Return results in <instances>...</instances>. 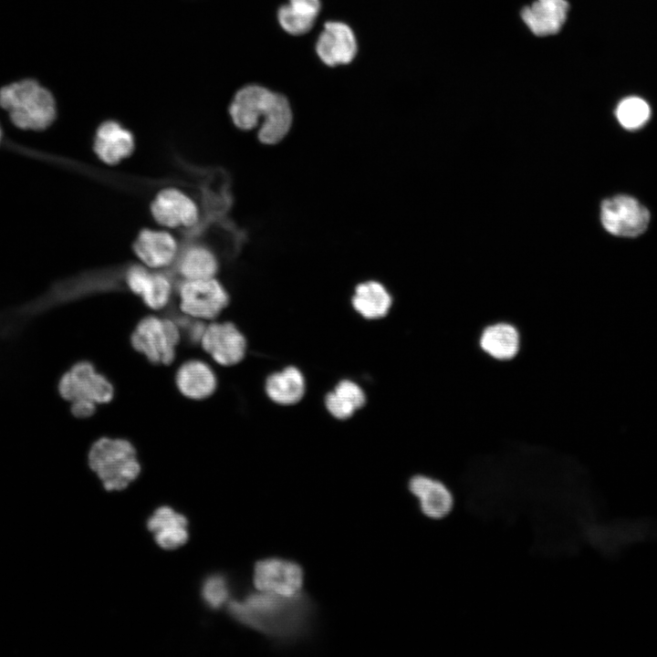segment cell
<instances>
[{
	"instance_id": "obj_1",
	"label": "cell",
	"mask_w": 657,
	"mask_h": 657,
	"mask_svg": "<svg viewBox=\"0 0 657 657\" xmlns=\"http://www.w3.org/2000/svg\"><path fill=\"white\" fill-rule=\"evenodd\" d=\"M229 612L242 624L275 638H289L305 629L311 613L303 596H282L259 591L228 604Z\"/></svg>"
},
{
	"instance_id": "obj_2",
	"label": "cell",
	"mask_w": 657,
	"mask_h": 657,
	"mask_svg": "<svg viewBox=\"0 0 657 657\" xmlns=\"http://www.w3.org/2000/svg\"><path fill=\"white\" fill-rule=\"evenodd\" d=\"M0 107L17 128L44 130L56 119V101L51 92L36 80L23 79L0 89Z\"/></svg>"
},
{
	"instance_id": "obj_3",
	"label": "cell",
	"mask_w": 657,
	"mask_h": 657,
	"mask_svg": "<svg viewBox=\"0 0 657 657\" xmlns=\"http://www.w3.org/2000/svg\"><path fill=\"white\" fill-rule=\"evenodd\" d=\"M89 464L110 491L126 488L141 470L133 445L119 438L97 440L90 447Z\"/></svg>"
},
{
	"instance_id": "obj_4",
	"label": "cell",
	"mask_w": 657,
	"mask_h": 657,
	"mask_svg": "<svg viewBox=\"0 0 657 657\" xmlns=\"http://www.w3.org/2000/svg\"><path fill=\"white\" fill-rule=\"evenodd\" d=\"M181 333L175 322L148 316L142 318L131 334L132 347L154 364H171L175 358Z\"/></svg>"
},
{
	"instance_id": "obj_5",
	"label": "cell",
	"mask_w": 657,
	"mask_h": 657,
	"mask_svg": "<svg viewBox=\"0 0 657 657\" xmlns=\"http://www.w3.org/2000/svg\"><path fill=\"white\" fill-rule=\"evenodd\" d=\"M57 387L60 396L70 402L88 400L102 404L110 402L114 395L110 381L89 361L75 363L61 376Z\"/></svg>"
},
{
	"instance_id": "obj_6",
	"label": "cell",
	"mask_w": 657,
	"mask_h": 657,
	"mask_svg": "<svg viewBox=\"0 0 657 657\" xmlns=\"http://www.w3.org/2000/svg\"><path fill=\"white\" fill-rule=\"evenodd\" d=\"M180 308L187 316L200 320L215 318L226 308L229 297L214 277L184 280L179 288Z\"/></svg>"
},
{
	"instance_id": "obj_7",
	"label": "cell",
	"mask_w": 657,
	"mask_h": 657,
	"mask_svg": "<svg viewBox=\"0 0 657 657\" xmlns=\"http://www.w3.org/2000/svg\"><path fill=\"white\" fill-rule=\"evenodd\" d=\"M600 221L606 231L622 237H635L648 227V209L629 195H615L600 205Z\"/></svg>"
},
{
	"instance_id": "obj_8",
	"label": "cell",
	"mask_w": 657,
	"mask_h": 657,
	"mask_svg": "<svg viewBox=\"0 0 657 657\" xmlns=\"http://www.w3.org/2000/svg\"><path fill=\"white\" fill-rule=\"evenodd\" d=\"M303 578L299 565L281 558L263 559L256 564L254 569V584L259 591L282 596L298 594Z\"/></svg>"
},
{
	"instance_id": "obj_9",
	"label": "cell",
	"mask_w": 657,
	"mask_h": 657,
	"mask_svg": "<svg viewBox=\"0 0 657 657\" xmlns=\"http://www.w3.org/2000/svg\"><path fill=\"white\" fill-rule=\"evenodd\" d=\"M200 343L214 360L223 366L240 362L246 350L244 335L231 322L206 326Z\"/></svg>"
},
{
	"instance_id": "obj_10",
	"label": "cell",
	"mask_w": 657,
	"mask_h": 657,
	"mask_svg": "<svg viewBox=\"0 0 657 657\" xmlns=\"http://www.w3.org/2000/svg\"><path fill=\"white\" fill-rule=\"evenodd\" d=\"M151 211L155 221L166 227H191L199 219L194 201L174 188L161 191L153 199Z\"/></svg>"
},
{
	"instance_id": "obj_11",
	"label": "cell",
	"mask_w": 657,
	"mask_h": 657,
	"mask_svg": "<svg viewBox=\"0 0 657 657\" xmlns=\"http://www.w3.org/2000/svg\"><path fill=\"white\" fill-rule=\"evenodd\" d=\"M275 95V92L258 85H248L239 89L229 107L234 124L243 130L254 129L267 115Z\"/></svg>"
},
{
	"instance_id": "obj_12",
	"label": "cell",
	"mask_w": 657,
	"mask_h": 657,
	"mask_svg": "<svg viewBox=\"0 0 657 657\" xmlns=\"http://www.w3.org/2000/svg\"><path fill=\"white\" fill-rule=\"evenodd\" d=\"M319 58L328 66L349 63L357 53V41L351 28L342 23L327 22L316 45Z\"/></svg>"
},
{
	"instance_id": "obj_13",
	"label": "cell",
	"mask_w": 657,
	"mask_h": 657,
	"mask_svg": "<svg viewBox=\"0 0 657 657\" xmlns=\"http://www.w3.org/2000/svg\"><path fill=\"white\" fill-rule=\"evenodd\" d=\"M409 490L418 499L421 511L429 518H444L453 510V493L439 480L415 475L409 482Z\"/></svg>"
},
{
	"instance_id": "obj_14",
	"label": "cell",
	"mask_w": 657,
	"mask_h": 657,
	"mask_svg": "<svg viewBox=\"0 0 657 657\" xmlns=\"http://www.w3.org/2000/svg\"><path fill=\"white\" fill-rule=\"evenodd\" d=\"M125 280L129 288L139 295L150 308L159 310L167 306L172 284L166 276L142 266H133L128 269Z\"/></svg>"
},
{
	"instance_id": "obj_15",
	"label": "cell",
	"mask_w": 657,
	"mask_h": 657,
	"mask_svg": "<svg viewBox=\"0 0 657 657\" xmlns=\"http://www.w3.org/2000/svg\"><path fill=\"white\" fill-rule=\"evenodd\" d=\"M133 250L148 268L159 269L175 260L178 245L175 238L166 231L144 229L138 235Z\"/></svg>"
},
{
	"instance_id": "obj_16",
	"label": "cell",
	"mask_w": 657,
	"mask_h": 657,
	"mask_svg": "<svg viewBox=\"0 0 657 657\" xmlns=\"http://www.w3.org/2000/svg\"><path fill=\"white\" fill-rule=\"evenodd\" d=\"M93 146L100 161L115 165L132 153L135 142L129 130L117 121L108 120L98 128Z\"/></svg>"
},
{
	"instance_id": "obj_17",
	"label": "cell",
	"mask_w": 657,
	"mask_h": 657,
	"mask_svg": "<svg viewBox=\"0 0 657 657\" xmlns=\"http://www.w3.org/2000/svg\"><path fill=\"white\" fill-rule=\"evenodd\" d=\"M568 4L566 0H536L526 6L521 16L528 28L537 36L558 33L566 21Z\"/></svg>"
},
{
	"instance_id": "obj_18",
	"label": "cell",
	"mask_w": 657,
	"mask_h": 657,
	"mask_svg": "<svg viewBox=\"0 0 657 657\" xmlns=\"http://www.w3.org/2000/svg\"><path fill=\"white\" fill-rule=\"evenodd\" d=\"M156 543L162 548L174 549L188 540V522L168 506L158 508L147 522Z\"/></svg>"
},
{
	"instance_id": "obj_19",
	"label": "cell",
	"mask_w": 657,
	"mask_h": 657,
	"mask_svg": "<svg viewBox=\"0 0 657 657\" xmlns=\"http://www.w3.org/2000/svg\"><path fill=\"white\" fill-rule=\"evenodd\" d=\"M175 381L180 392L193 400H203L211 396L217 386L212 368L197 360L183 363L177 370Z\"/></svg>"
},
{
	"instance_id": "obj_20",
	"label": "cell",
	"mask_w": 657,
	"mask_h": 657,
	"mask_svg": "<svg viewBox=\"0 0 657 657\" xmlns=\"http://www.w3.org/2000/svg\"><path fill=\"white\" fill-rule=\"evenodd\" d=\"M293 120L292 110L287 98L276 93L266 117L258 130V140L266 145L280 142L289 132Z\"/></svg>"
},
{
	"instance_id": "obj_21",
	"label": "cell",
	"mask_w": 657,
	"mask_h": 657,
	"mask_svg": "<svg viewBox=\"0 0 657 657\" xmlns=\"http://www.w3.org/2000/svg\"><path fill=\"white\" fill-rule=\"evenodd\" d=\"M352 304L364 318L375 319L388 313L391 305V297L381 283L367 281L356 287Z\"/></svg>"
},
{
	"instance_id": "obj_22",
	"label": "cell",
	"mask_w": 657,
	"mask_h": 657,
	"mask_svg": "<svg viewBox=\"0 0 657 657\" xmlns=\"http://www.w3.org/2000/svg\"><path fill=\"white\" fill-rule=\"evenodd\" d=\"M266 391L269 398L276 403H296L305 392L304 377L297 369L287 367L267 378Z\"/></svg>"
},
{
	"instance_id": "obj_23",
	"label": "cell",
	"mask_w": 657,
	"mask_h": 657,
	"mask_svg": "<svg viewBox=\"0 0 657 657\" xmlns=\"http://www.w3.org/2000/svg\"><path fill=\"white\" fill-rule=\"evenodd\" d=\"M177 270L184 280L212 278L217 273L218 261L209 248L193 245L180 256Z\"/></svg>"
},
{
	"instance_id": "obj_24",
	"label": "cell",
	"mask_w": 657,
	"mask_h": 657,
	"mask_svg": "<svg viewBox=\"0 0 657 657\" xmlns=\"http://www.w3.org/2000/svg\"><path fill=\"white\" fill-rule=\"evenodd\" d=\"M481 347L496 359H510L518 350V333L508 324H495L485 329L480 340Z\"/></svg>"
},
{
	"instance_id": "obj_25",
	"label": "cell",
	"mask_w": 657,
	"mask_h": 657,
	"mask_svg": "<svg viewBox=\"0 0 657 657\" xmlns=\"http://www.w3.org/2000/svg\"><path fill=\"white\" fill-rule=\"evenodd\" d=\"M364 403L363 391L350 381H340L334 391L328 393L326 398L327 409L334 417L340 420L350 417Z\"/></svg>"
},
{
	"instance_id": "obj_26",
	"label": "cell",
	"mask_w": 657,
	"mask_h": 657,
	"mask_svg": "<svg viewBox=\"0 0 657 657\" xmlns=\"http://www.w3.org/2000/svg\"><path fill=\"white\" fill-rule=\"evenodd\" d=\"M651 110L648 103L639 97H629L622 99L617 109L616 117L622 127L627 130H637L649 120Z\"/></svg>"
},
{
	"instance_id": "obj_27",
	"label": "cell",
	"mask_w": 657,
	"mask_h": 657,
	"mask_svg": "<svg viewBox=\"0 0 657 657\" xmlns=\"http://www.w3.org/2000/svg\"><path fill=\"white\" fill-rule=\"evenodd\" d=\"M277 16L282 28L291 35L305 34L315 23L314 18L298 13L288 4L279 8Z\"/></svg>"
},
{
	"instance_id": "obj_28",
	"label": "cell",
	"mask_w": 657,
	"mask_h": 657,
	"mask_svg": "<svg viewBox=\"0 0 657 657\" xmlns=\"http://www.w3.org/2000/svg\"><path fill=\"white\" fill-rule=\"evenodd\" d=\"M203 598L212 608L223 606L229 597V589L226 579L219 575L209 577L203 587Z\"/></svg>"
},
{
	"instance_id": "obj_29",
	"label": "cell",
	"mask_w": 657,
	"mask_h": 657,
	"mask_svg": "<svg viewBox=\"0 0 657 657\" xmlns=\"http://www.w3.org/2000/svg\"><path fill=\"white\" fill-rule=\"evenodd\" d=\"M288 5L300 14L314 19L320 10L319 0H289Z\"/></svg>"
},
{
	"instance_id": "obj_30",
	"label": "cell",
	"mask_w": 657,
	"mask_h": 657,
	"mask_svg": "<svg viewBox=\"0 0 657 657\" xmlns=\"http://www.w3.org/2000/svg\"><path fill=\"white\" fill-rule=\"evenodd\" d=\"M96 405L88 400H77L71 402V412L78 418H87L94 414Z\"/></svg>"
},
{
	"instance_id": "obj_31",
	"label": "cell",
	"mask_w": 657,
	"mask_h": 657,
	"mask_svg": "<svg viewBox=\"0 0 657 657\" xmlns=\"http://www.w3.org/2000/svg\"><path fill=\"white\" fill-rule=\"evenodd\" d=\"M2 138H3V133H2L1 127H0V144H1V142H2Z\"/></svg>"
}]
</instances>
